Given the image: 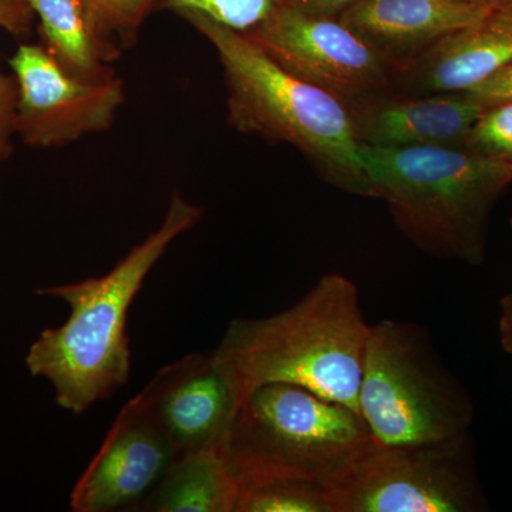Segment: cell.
<instances>
[{
    "label": "cell",
    "instance_id": "1",
    "mask_svg": "<svg viewBox=\"0 0 512 512\" xmlns=\"http://www.w3.org/2000/svg\"><path fill=\"white\" fill-rule=\"evenodd\" d=\"M201 217V208L175 191L160 227L106 275L37 291L70 306L66 322L43 330L26 355L29 372L52 384L62 409L82 414L128 382L130 306L170 245Z\"/></svg>",
    "mask_w": 512,
    "mask_h": 512
},
{
    "label": "cell",
    "instance_id": "2",
    "mask_svg": "<svg viewBox=\"0 0 512 512\" xmlns=\"http://www.w3.org/2000/svg\"><path fill=\"white\" fill-rule=\"evenodd\" d=\"M369 329L355 282L328 274L284 312L232 320L211 357L239 403L262 384L288 383L359 413Z\"/></svg>",
    "mask_w": 512,
    "mask_h": 512
},
{
    "label": "cell",
    "instance_id": "3",
    "mask_svg": "<svg viewBox=\"0 0 512 512\" xmlns=\"http://www.w3.org/2000/svg\"><path fill=\"white\" fill-rule=\"evenodd\" d=\"M369 197L382 198L400 231L427 254L481 264L495 201L512 165L468 147L359 146Z\"/></svg>",
    "mask_w": 512,
    "mask_h": 512
},
{
    "label": "cell",
    "instance_id": "4",
    "mask_svg": "<svg viewBox=\"0 0 512 512\" xmlns=\"http://www.w3.org/2000/svg\"><path fill=\"white\" fill-rule=\"evenodd\" d=\"M217 52L229 123L245 134L291 144L332 183L367 195L359 141L345 104L275 62L255 40L200 15H185Z\"/></svg>",
    "mask_w": 512,
    "mask_h": 512
},
{
    "label": "cell",
    "instance_id": "5",
    "mask_svg": "<svg viewBox=\"0 0 512 512\" xmlns=\"http://www.w3.org/2000/svg\"><path fill=\"white\" fill-rule=\"evenodd\" d=\"M372 440L345 404L288 383L256 387L239 403L222 456L241 488L271 480L328 484Z\"/></svg>",
    "mask_w": 512,
    "mask_h": 512
},
{
    "label": "cell",
    "instance_id": "6",
    "mask_svg": "<svg viewBox=\"0 0 512 512\" xmlns=\"http://www.w3.org/2000/svg\"><path fill=\"white\" fill-rule=\"evenodd\" d=\"M359 413L382 446L441 443L467 436L473 407L412 323L370 325Z\"/></svg>",
    "mask_w": 512,
    "mask_h": 512
},
{
    "label": "cell",
    "instance_id": "7",
    "mask_svg": "<svg viewBox=\"0 0 512 512\" xmlns=\"http://www.w3.org/2000/svg\"><path fill=\"white\" fill-rule=\"evenodd\" d=\"M328 488L333 512H470L481 505L467 436L412 446L370 440Z\"/></svg>",
    "mask_w": 512,
    "mask_h": 512
},
{
    "label": "cell",
    "instance_id": "8",
    "mask_svg": "<svg viewBox=\"0 0 512 512\" xmlns=\"http://www.w3.org/2000/svg\"><path fill=\"white\" fill-rule=\"evenodd\" d=\"M275 62L348 109L387 96L397 69L359 33L332 16L285 3L251 35Z\"/></svg>",
    "mask_w": 512,
    "mask_h": 512
},
{
    "label": "cell",
    "instance_id": "9",
    "mask_svg": "<svg viewBox=\"0 0 512 512\" xmlns=\"http://www.w3.org/2000/svg\"><path fill=\"white\" fill-rule=\"evenodd\" d=\"M16 80V136L35 148L63 147L113 126L126 101L119 77L86 82L40 43H19L9 59Z\"/></svg>",
    "mask_w": 512,
    "mask_h": 512
},
{
    "label": "cell",
    "instance_id": "10",
    "mask_svg": "<svg viewBox=\"0 0 512 512\" xmlns=\"http://www.w3.org/2000/svg\"><path fill=\"white\" fill-rule=\"evenodd\" d=\"M175 458L173 444L146 392L123 407L70 497L76 512L119 510L160 483Z\"/></svg>",
    "mask_w": 512,
    "mask_h": 512
},
{
    "label": "cell",
    "instance_id": "11",
    "mask_svg": "<svg viewBox=\"0 0 512 512\" xmlns=\"http://www.w3.org/2000/svg\"><path fill=\"white\" fill-rule=\"evenodd\" d=\"M144 392L175 457L190 451H222L239 400L211 355L184 357L165 367Z\"/></svg>",
    "mask_w": 512,
    "mask_h": 512
},
{
    "label": "cell",
    "instance_id": "12",
    "mask_svg": "<svg viewBox=\"0 0 512 512\" xmlns=\"http://www.w3.org/2000/svg\"><path fill=\"white\" fill-rule=\"evenodd\" d=\"M485 104L470 93L379 97L350 109L359 144L383 148L466 147Z\"/></svg>",
    "mask_w": 512,
    "mask_h": 512
},
{
    "label": "cell",
    "instance_id": "13",
    "mask_svg": "<svg viewBox=\"0 0 512 512\" xmlns=\"http://www.w3.org/2000/svg\"><path fill=\"white\" fill-rule=\"evenodd\" d=\"M498 2L467 0H360L339 13L396 67L409 66L434 43L487 18Z\"/></svg>",
    "mask_w": 512,
    "mask_h": 512
},
{
    "label": "cell",
    "instance_id": "14",
    "mask_svg": "<svg viewBox=\"0 0 512 512\" xmlns=\"http://www.w3.org/2000/svg\"><path fill=\"white\" fill-rule=\"evenodd\" d=\"M512 63V12L497 3L487 18L444 36L397 72L412 96L470 92Z\"/></svg>",
    "mask_w": 512,
    "mask_h": 512
},
{
    "label": "cell",
    "instance_id": "15",
    "mask_svg": "<svg viewBox=\"0 0 512 512\" xmlns=\"http://www.w3.org/2000/svg\"><path fill=\"white\" fill-rule=\"evenodd\" d=\"M39 20L40 45L63 69L86 82L116 77L123 49L86 0H26Z\"/></svg>",
    "mask_w": 512,
    "mask_h": 512
},
{
    "label": "cell",
    "instance_id": "16",
    "mask_svg": "<svg viewBox=\"0 0 512 512\" xmlns=\"http://www.w3.org/2000/svg\"><path fill=\"white\" fill-rule=\"evenodd\" d=\"M238 484L220 450H200L174 458L147 510L158 512H235Z\"/></svg>",
    "mask_w": 512,
    "mask_h": 512
},
{
    "label": "cell",
    "instance_id": "17",
    "mask_svg": "<svg viewBox=\"0 0 512 512\" xmlns=\"http://www.w3.org/2000/svg\"><path fill=\"white\" fill-rule=\"evenodd\" d=\"M235 512H333L328 484L271 480L241 488Z\"/></svg>",
    "mask_w": 512,
    "mask_h": 512
},
{
    "label": "cell",
    "instance_id": "18",
    "mask_svg": "<svg viewBox=\"0 0 512 512\" xmlns=\"http://www.w3.org/2000/svg\"><path fill=\"white\" fill-rule=\"evenodd\" d=\"M285 3L286 0H160L157 9L170 10L180 18L204 16L224 28L251 35Z\"/></svg>",
    "mask_w": 512,
    "mask_h": 512
},
{
    "label": "cell",
    "instance_id": "19",
    "mask_svg": "<svg viewBox=\"0 0 512 512\" xmlns=\"http://www.w3.org/2000/svg\"><path fill=\"white\" fill-rule=\"evenodd\" d=\"M101 26L121 49L137 42L144 22L160 0H86Z\"/></svg>",
    "mask_w": 512,
    "mask_h": 512
},
{
    "label": "cell",
    "instance_id": "20",
    "mask_svg": "<svg viewBox=\"0 0 512 512\" xmlns=\"http://www.w3.org/2000/svg\"><path fill=\"white\" fill-rule=\"evenodd\" d=\"M466 147L512 165V101L485 107L468 136Z\"/></svg>",
    "mask_w": 512,
    "mask_h": 512
},
{
    "label": "cell",
    "instance_id": "21",
    "mask_svg": "<svg viewBox=\"0 0 512 512\" xmlns=\"http://www.w3.org/2000/svg\"><path fill=\"white\" fill-rule=\"evenodd\" d=\"M16 80L13 74L5 73L0 66V164L13 153V138L16 137Z\"/></svg>",
    "mask_w": 512,
    "mask_h": 512
},
{
    "label": "cell",
    "instance_id": "22",
    "mask_svg": "<svg viewBox=\"0 0 512 512\" xmlns=\"http://www.w3.org/2000/svg\"><path fill=\"white\" fill-rule=\"evenodd\" d=\"M36 16L26 0H0V30L25 39L32 32Z\"/></svg>",
    "mask_w": 512,
    "mask_h": 512
},
{
    "label": "cell",
    "instance_id": "23",
    "mask_svg": "<svg viewBox=\"0 0 512 512\" xmlns=\"http://www.w3.org/2000/svg\"><path fill=\"white\" fill-rule=\"evenodd\" d=\"M467 93L476 97L485 106L503 103V101H512V63Z\"/></svg>",
    "mask_w": 512,
    "mask_h": 512
},
{
    "label": "cell",
    "instance_id": "24",
    "mask_svg": "<svg viewBox=\"0 0 512 512\" xmlns=\"http://www.w3.org/2000/svg\"><path fill=\"white\" fill-rule=\"evenodd\" d=\"M357 2L360 0H286V3H291L296 8L322 16H332L335 13L343 12Z\"/></svg>",
    "mask_w": 512,
    "mask_h": 512
},
{
    "label": "cell",
    "instance_id": "25",
    "mask_svg": "<svg viewBox=\"0 0 512 512\" xmlns=\"http://www.w3.org/2000/svg\"><path fill=\"white\" fill-rule=\"evenodd\" d=\"M500 339L505 352L512 356V291L501 301Z\"/></svg>",
    "mask_w": 512,
    "mask_h": 512
},
{
    "label": "cell",
    "instance_id": "26",
    "mask_svg": "<svg viewBox=\"0 0 512 512\" xmlns=\"http://www.w3.org/2000/svg\"><path fill=\"white\" fill-rule=\"evenodd\" d=\"M501 6H504L505 9L511 10L512 12V0H498Z\"/></svg>",
    "mask_w": 512,
    "mask_h": 512
},
{
    "label": "cell",
    "instance_id": "27",
    "mask_svg": "<svg viewBox=\"0 0 512 512\" xmlns=\"http://www.w3.org/2000/svg\"><path fill=\"white\" fill-rule=\"evenodd\" d=\"M467 2H498V0H467Z\"/></svg>",
    "mask_w": 512,
    "mask_h": 512
},
{
    "label": "cell",
    "instance_id": "28",
    "mask_svg": "<svg viewBox=\"0 0 512 512\" xmlns=\"http://www.w3.org/2000/svg\"><path fill=\"white\" fill-rule=\"evenodd\" d=\"M511 227H512V218H511Z\"/></svg>",
    "mask_w": 512,
    "mask_h": 512
}]
</instances>
